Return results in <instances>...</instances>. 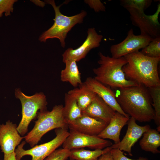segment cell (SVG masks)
<instances>
[{
	"mask_svg": "<svg viewBox=\"0 0 160 160\" xmlns=\"http://www.w3.org/2000/svg\"><path fill=\"white\" fill-rule=\"evenodd\" d=\"M119 89L116 99L126 114L140 122L154 120L155 113L148 88L139 84Z\"/></svg>",
	"mask_w": 160,
	"mask_h": 160,
	"instance_id": "6da1fadb",
	"label": "cell"
},
{
	"mask_svg": "<svg viewBox=\"0 0 160 160\" xmlns=\"http://www.w3.org/2000/svg\"><path fill=\"white\" fill-rule=\"evenodd\" d=\"M124 57L127 63L122 70L127 79L148 88L160 86L158 69L160 58L149 57L139 51Z\"/></svg>",
	"mask_w": 160,
	"mask_h": 160,
	"instance_id": "7a4b0ae2",
	"label": "cell"
},
{
	"mask_svg": "<svg viewBox=\"0 0 160 160\" xmlns=\"http://www.w3.org/2000/svg\"><path fill=\"white\" fill-rule=\"evenodd\" d=\"M100 66L93 71L94 78L103 84L113 88H121L139 85L136 82L127 79L122 70L127 64L124 57L118 58L105 56L101 52L98 53Z\"/></svg>",
	"mask_w": 160,
	"mask_h": 160,
	"instance_id": "3957f363",
	"label": "cell"
},
{
	"mask_svg": "<svg viewBox=\"0 0 160 160\" xmlns=\"http://www.w3.org/2000/svg\"><path fill=\"white\" fill-rule=\"evenodd\" d=\"M63 106L56 105L51 111L47 110L37 113V120L33 129L25 136V141L33 147L37 144L43 136L54 129L68 128L63 114Z\"/></svg>",
	"mask_w": 160,
	"mask_h": 160,
	"instance_id": "277c9868",
	"label": "cell"
},
{
	"mask_svg": "<svg viewBox=\"0 0 160 160\" xmlns=\"http://www.w3.org/2000/svg\"><path fill=\"white\" fill-rule=\"evenodd\" d=\"M47 4L52 7L55 14L54 19V23L48 30L44 32L40 36L39 40L41 42H45L49 39L56 38L60 41L61 45L64 47L65 39L68 33L76 24L82 23L84 17L87 15V12L82 11L79 13L71 16L63 15L60 8L62 4L57 6L54 0H45Z\"/></svg>",
	"mask_w": 160,
	"mask_h": 160,
	"instance_id": "5b68a950",
	"label": "cell"
},
{
	"mask_svg": "<svg viewBox=\"0 0 160 160\" xmlns=\"http://www.w3.org/2000/svg\"><path fill=\"white\" fill-rule=\"evenodd\" d=\"M15 95L20 100L22 107V117L17 129L19 134L23 136L28 132L31 121L37 117L38 111L47 110V103L46 97L42 92L28 96L17 89L15 90Z\"/></svg>",
	"mask_w": 160,
	"mask_h": 160,
	"instance_id": "8992f818",
	"label": "cell"
},
{
	"mask_svg": "<svg viewBox=\"0 0 160 160\" xmlns=\"http://www.w3.org/2000/svg\"><path fill=\"white\" fill-rule=\"evenodd\" d=\"M55 132L56 135L52 140L44 144L35 146L29 149L25 150L23 148L26 142L25 141H23L15 151L17 160H21L26 155L31 156V160H44L62 145L69 134L68 129H56Z\"/></svg>",
	"mask_w": 160,
	"mask_h": 160,
	"instance_id": "52a82bcc",
	"label": "cell"
},
{
	"mask_svg": "<svg viewBox=\"0 0 160 160\" xmlns=\"http://www.w3.org/2000/svg\"><path fill=\"white\" fill-rule=\"evenodd\" d=\"M126 9L129 14L132 23L139 28L141 35L153 39L160 36V25L158 21L160 12L159 4L156 12L152 15H147L144 11L135 9Z\"/></svg>",
	"mask_w": 160,
	"mask_h": 160,
	"instance_id": "ba28073f",
	"label": "cell"
},
{
	"mask_svg": "<svg viewBox=\"0 0 160 160\" xmlns=\"http://www.w3.org/2000/svg\"><path fill=\"white\" fill-rule=\"evenodd\" d=\"M69 134L62 144L63 148L69 150L88 147L93 149H103L113 144L110 140L97 136L89 135L70 130Z\"/></svg>",
	"mask_w": 160,
	"mask_h": 160,
	"instance_id": "9c48e42d",
	"label": "cell"
},
{
	"mask_svg": "<svg viewBox=\"0 0 160 160\" xmlns=\"http://www.w3.org/2000/svg\"><path fill=\"white\" fill-rule=\"evenodd\" d=\"M153 39L142 35H135L133 29L127 32L126 38L121 42L112 45L110 49L112 57L118 58L138 51L146 47Z\"/></svg>",
	"mask_w": 160,
	"mask_h": 160,
	"instance_id": "30bf717a",
	"label": "cell"
},
{
	"mask_svg": "<svg viewBox=\"0 0 160 160\" xmlns=\"http://www.w3.org/2000/svg\"><path fill=\"white\" fill-rule=\"evenodd\" d=\"M85 40L78 48L67 49L63 53V61L71 60L78 62L84 58L92 49L99 47L103 38L102 35L98 34L94 28H89Z\"/></svg>",
	"mask_w": 160,
	"mask_h": 160,
	"instance_id": "8fae6325",
	"label": "cell"
},
{
	"mask_svg": "<svg viewBox=\"0 0 160 160\" xmlns=\"http://www.w3.org/2000/svg\"><path fill=\"white\" fill-rule=\"evenodd\" d=\"M128 127L126 133L122 140L117 144H112L111 148L118 149L127 152L132 156V148L142 136L143 133L151 127L149 125L140 126L137 124L135 119L130 117L127 123Z\"/></svg>",
	"mask_w": 160,
	"mask_h": 160,
	"instance_id": "7c38bea8",
	"label": "cell"
},
{
	"mask_svg": "<svg viewBox=\"0 0 160 160\" xmlns=\"http://www.w3.org/2000/svg\"><path fill=\"white\" fill-rule=\"evenodd\" d=\"M16 124L9 120L0 124V146L4 154L15 152L16 147L24 138L19 133Z\"/></svg>",
	"mask_w": 160,
	"mask_h": 160,
	"instance_id": "4fadbf2b",
	"label": "cell"
},
{
	"mask_svg": "<svg viewBox=\"0 0 160 160\" xmlns=\"http://www.w3.org/2000/svg\"><path fill=\"white\" fill-rule=\"evenodd\" d=\"M108 124L103 120L82 113L79 117L68 124V128L77 132L97 136Z\"/></svg>",
	"mask_w": 160,
	"mask_h": 160,
	"instance_id": "5bb4252c",
	"label": "cell"
},
{
	"mask_svg": "<svg viewBox=\"0 0 160 160\" xmlns=\"http://www.w3.org/2000/svg\"><path fill=\"white\" fill-rule=\"evenodd\" d=\"M84 82L90 89L101 97L115 111L130 118L121 109L116 100L115 93L110 87L91 77H87Z\"/></svg>",
	"mask_w": 160,
	"mask_h": 160,
	"instance_id": "9a60e30c",
	"label": "cell"
},
{
	"mask_svg": "<svg viewBox=\"0 0 160 160\" xmlns=\"http://www.w3.org/2000/svg\"><path fill=\"white\" fill-rule=\"evenodd\" d=\"M116 111L96 95L83 114L100 119L108 124Z\"/></svg>",
	"mask_w": 160,
	"mask_h": 160,
	"instance_id": "2e32d148",
	"label": "cell"
},
{
	"mask_svg": "<svg viewBox=\"0 0 160 160\" xmlns=\"http://www.w3.org/2000/svg\"><path fill=\"white\" fill-rule=\"evenodd\" d=\"M129 118L116 111L108 124L97 136L103 139L111 140L115 144L119 143L120 141L121 130Z\"/></svg>",
	"mask_w": 160,
	"mask_h": 160,
	"instance_id": "e0dca14e",
	"label": "cell"
},
{
	"mask_svg": "<svg viewBox=\"0 0 160 160\" xmlns=\"http://www.w3.org/2000/svg\"><path fill=\"white\" fill-rule=\"evenodd\" d=\"M67 93L75 98L82 111L88 106L96 95L84 82L79 85V87L70 90Z\"/></svg>",
	"mask_w": 160,
	"mask_h": 160,
	"instance_id": "ac0fdd59",
	"label": "cell"
},
{
	"mask_svg": "<svg viewBox=\"0 0 160 160\" xmlns=\"http://www.w3.org/2000/svg\"><path fill=\"white\" fill-rule=\"evenodd\" d=\"M65 67L60 73L61 80L63 82H69L74 87L81 84L82 82L76 62L69 60L65 61Z\"/></svg>",
	"mask_w": 160,
	"mask_h": 160,
	"instance_id": "d6986e66",
	"label": "cell"
},
{
	"mask_svg": "<svg viewBox=\"0 0 160 160\" xmlns=\"http://www.w3.org/2000/svg\"><path fill=\"white\" fill-rule=\"evenodd\" d=\"M139 145L141 149L153 154L160 153L158 148L160 146V134L157 130L150 128L143 134Z\"/></svg>",
	"mask_w": 160,
	"mask_h": 160,
	"instance_id": "ffe728a7",
	"label": "cell"
},
{
	"mask_svg": "<svg viewBox=\"0 0 160 160\" xmlns=\"http://www.w3.org/2000/svg\"><path fill=\"white\" fill-rule=\"evenodd\" d=\"M65 105L63 109L64 119L68 124L80 117L82 111L79 107L76 100L67 93L65 94Z\"/></svg>",
	"mask_w": 160,
	"mask_h": 160,
	"instance_id": "44dd1931",
	"label": "cell"
},
{
	"mask_svg": "<svg viewBox=\"0 0 160 160\" xmlns=\"http://www.w3.org/2000/svg\"><path fill=\"white\" fill-rule=\"evenodd\" d=\"M111 146L103 149L91 151L84 148L71 150L69 158L71 160H97L102 154L110 151Z\"/></svg>",
	"mask_w": 160,
	"mask_h": 160,
	"instance_id": "7402d4cb",
	"label": "cell"
},
{
	"mask_svg": "<svg viewBox=\"0 0 160 160\" xmlns=\"http://www.w3.org/2000/svg\"><path fill=\"white\" fill-rule=\"evenodd\" d=\"M152 100V105L155 113V123L157 130L160 131V86L148 88Z\"/></svg>",
	"mask_w": 160,
	"mask_h": 160,
	"instance_id": "603a6c76",
	"label": "cell"
},
{
	"mask_svg": "<svg viewBox=\"0 0 160 160\" xmlns=\"http://www.w3.org/2000/svg\"><path fill=\"white\" fill-rule=\"evenodd\" d=\"M140 52L149 57L160 58V36L153 39Z\"/></svg>",
	"mask_w": 160,
	"mask_h": 160,
	"instance_id": "cb8c5ba5",
	"label": "cell"
},
{
	"mask_svg": "<svg viewBox=\"0 0 160 160\" xmlns=\"http://www.w3.org/2000/svg\"><path fill=\"white\" fill-rule=\"evenodd\" d=\"M153 2L151 0H121V5L125 8H134L144 11Z\"/></svg>",
	"mask_w": 160,
	"mask_h": 160,
	"instance_id": "d4e9b609",
	"label": "cell"
},
{
	"mask_svg": "<svg viewBox=\"0 0 160 160\" xmlns=\"http://www.w3.org/2000/svg\"><path fill=\"white\" fill-rule=\"evenodd\" d=\"M70 151L64 148L57 149L44 160H66L69 156Z\"/></svg>",
	"mask_w": 160,
	"mask_h": 160,
	"instance_id": "484cf974",
	"label": "cell"
},
{
	"mask_svg": "<svg viewBox=\"0 0 160 160\" xmlns=\"http://www.w3.org/2000/svg\"><path fill=\"white\" fill-rule=\"evenodd\" d=\"M17 0H0V18L4 13L6 16L11 15L13 11V5Z\"/></svg>",
	"mask_w": 160,
	"mask_h": 160,
	"instance_id": "4316f807",
	"label": "cell"
},
{
	"mask_svg": "<svg viewBox=\"0 0 160 160\" xmlns=\"http://www.w3.org/2000/svg\"><path fill=\"white\" fill-rule=\"evenodd\" d=\"M110 152L113 160H148L146 157H140L137 159H132L125 156L122 151L116 148H111Z\"/></svg>",
	"mask_w": 160,
	"mask_h": 160,
	"instance_id": "83f0119b",
	"label": "cell"
},
{
	"mask_svg": "<svg viewBox=\"0 0 160 160\" xmlns=\"http://www.w3.org/2000/svg\"><path fill=\"white\" fill-rule=\"evenodd\" d=\"M85 2L96 12L105 10V7L100 0H86Z\"/></svg>",
	"mask_w": 160,
	"mask_h": 160,
	"instance_id": "f1b7e54d",
	"label": "cell"
},
{
	"mask_svg": "<svg viewBox=\"0 0 160 160\" xmlns=\"http://www.w3.org/2000/svg\"><path fill=\"white\" fill-rule=\"evenodd\" d=\"M97 160H113L110 151L101 155Z\"/></svg>",
	"mask_w": 160,
	"mask_h": 160,
	"instance_id": "f546056e",
	"label": "cell"
},
{
	"mask_svg": "<svg viewBox=\"0 0 160 160\" xmlns=\"http://www.w3.org/2000/svg\"><path fill=\"white\" fill-rule=\"evenodd\" d=\"M3 160H17L15 152L4 154Z\"/></svg>",
	"mask_w": 160,
	"mask_h": 160,
	"instance_id": "4dcf8cb0",
	"label": "cell"
}]
</instances>
